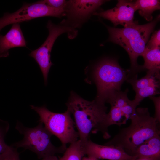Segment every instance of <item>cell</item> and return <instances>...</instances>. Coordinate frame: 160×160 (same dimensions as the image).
<instances>
[{
	"instance_id": "1",
	"label": "cell",
	"mask_w": 160,
	"mask_h": 160,
	"mask_svg": "<svg viewBox=\"0 0 160 160\" xmlns=\"http://www.w3.org/2000/svg\"><path fill=\"white\" fill-rule=\"evenodd\" d=\"M67 110L74 117L79 140L84 142L92 134L100 132L103 138H109V126L107 120V107L95 99L86 100L73 92L66 103Z\"/></svg>"
},
{
	"instance_id": "2",
	"label": "cell",
	"mask_w": 160,
	"mask_h": 160,
	"mask_svg": "<svg viewBox=\"0 0 160 160\" xmlns=\"http://www.w3.org/2000/svg\"><path fill=\"white\" fill-rule=\"evenodd\" d=\"M159 20V15L153 20L144 25H139L136 22L121 28L107 27L109 41L122 47L129 56L131 67L127 71L128 79L137 76V73L143 70L142 66L138 64L137 59L142 56L150 35Z\"/></svg>"
},
{
	"instance_id": "3",
	"label": "cell",
	"mask_w": 160,
	"mask_h": 160,
	"mask_svg": "<svg viewBox=\"0 0 160 160\" xmlns=\"http://www.w3.org/2000/svg\"><path fill=\"white\" fill-rule=\"evenodd\" d=\"M131 123L121 129L104 145L122 148L128 154L134 156L137 148L146 140L160 135L156 120L151 116L147 108H138L131 117Z\"/></svg>"
},
{
	"instance_id": "4",
	"label": "cell",
	"mask_w": 160,
	"mask_h": 160,
	"mask_svg": "<svg viewBox=\"0 0 160 160\" xmlns=\"http://www.w3.org/2000/svg\"><path fill=\"white\" fill-rule=\"evenodd\" d=\"M93 76L97 90L95 99L104 104L121 91V85L128 78L127 71L116 60L109 58L102 60L95 66Z\"/></svg>"
},
{
	"instance_id": "5",
	"label": "cell",
	"mask_w": 160,
	"mask_h": 160,
	"mask_svg": "<svg viewBox=\"0 0 160 160\" xmlns=\"http://www.w3.org/2000/svg\"><path fill=\"white\" fill-rule=\"evenodd\" d=\"M15 128L23 137L22 140L13 143L11 146L30 150L35 153L39 159L57 153L63 154L67 148L62 145L59 147L55 146L51 141L53 135L41 122H39L35 127L29 128L17 121Z\"/></svg>"
},
{
	"instance_id": "6",
	"label": "cell",
	"mask_w": 160,
	"mask_h": 160,
	"mask_svg": "<svg viewBox=\"0 0 160 160\" xmlns=\"http://www.w3.org/2000/svg\"><path fill=\"white\" fill-rule=\"evenodd\" d=\"M30 107L39 115L38 121L42 123L53 135L60 140L62 146L67 148L68 144H71L79 140L78 133L75 129L74 122L68 110L59 113L50 111L44 105L41 107L31 105Z\"/></svg>"
},
{
	"instance_id": "7",
	"label": "cell",
	"mask_w": 160,
	"mask_h": 160,
	"mask_svg": "<svg viewBox=\"0 0 160 160\" xmlns=\"http://www.w3.org/2000/svg\"><path fill=\"white\" fill-rule=\"evenodd\" d=\"M47 28L49 34L44 43L39 48L32 51L29 55L33 57L37 63L43 75L44 84L47 83L48 73L53 65L50 60L51 52L54 43L57 37L65 33L68 34L71 39L74 38L77 35L76 30L71 27L61 23L56 25L51 20H48Z\"/></svg>"
},
{
	"instance_id": "8",
	"label": "cell",
	"mask_w": 160,
	"mask_h": 160,
	"mask_svg": "<svg viewBox=\"0 0 160 160\" xmlns=\"http://www.w3.org/2000/svg\"><path fill=\"white\" fill-rule=\"evenodd\" d=\"M64 8L49 7L41 0L35 2L24 3L18 10L12 13L6 12L0 18V32L5 27L10 25L47 16L60 18L65 16Z\"/></svg>"
},
{
	"instance_id": "9",
	"label": "cell",
	"mask_w": 160,
	"mask_h": 160,
	"mask_svg": "<svg viewBox=\"0 0 160 160\" xmlns=\"http://www.w3.org/2000/svg\"><path fill=\"white\" fill-rule=\"evenodd\" d=\"M104 0H71L67 1L65 9L67 19L62 24L74 28L80 27L103 4Z\"/></svg>"
},
{
	"instance_id": "10",
	"label": "cell",
	"mask_w": 160,
	"mask_h": 160,
	"mask_svg": "<svg viewBox=\"0 0 160 160\" xmlns=\"http://www.w3.org/2000/svg\"><path fill=\"white\" fill-rule=\"evenodd\" d=\"M136 11L135 1L119 0L114 8L107 10L96 11L93 15L109 20L115 26L120 25L125 27L136 23L134 20Z\"/></svg>"
},
{
	"instance_id": "11",
	"label": "cell",
	"mask_w": 160,
	"mask_h": 160,
	"mask_svg": "<svg viewBox=\"0 0 160 160\" xmlns=\"http://www.w3.org/2000/svg\"><path fill=\"white\" fill-rule=\"evenodd\" d=\"M83 142L85 154L98 159L135 160L137 158L135 156L128 154L119 147L100 145L94 143L90 139Z\"/></svg>"
},
{
	"instance_id": "12",
	"label": "cell",
	"mask_w": 160,
	"mask_h": 160,
	"mask_svg": "<svg viewBox=\"0 0 160 160\" xmlns=\"http://www.w3.org/2000/svg\"><path fill=\"white\" fill-rule=\"evenodd\" d=\"M18 47H26V42L20 23L12 25L4 36L0 35V58L9 56V50Z\"/></svg>"
},
{
	"instance_id": "13",
	"label": "cell",
	"mask_w": 160,
	"mask_h": 160,
	"mask_svg": "<svg viewBox=\"0 0 160 160\" xmlns=\"http://www.w3.org/2000/svg\"><path fill=\"white\" fill-rule=\"evenodd\" d=\"M134 156L139 159L160 160V135L152 137L140 145L136 150Z\"/></svg>"
},
{
	"instance_id": "14",
	"label": "cell",
	"mask_w": 160,
	"mask_h": 160,
	"mask_svg": "<svg viewBox=\"0 0 160 160\" xmlns=\"http://www.w3.org/2000/svg\"><path fill=\"white\" fill-rule=\"evenodd\" d=\"M160 76V70H148L146 75L140 79H137L136 76L128 79L127 81L135 91L149 86H159Z\"/></svg>"
},
{
	"instance_id": "15",
	"label": "cell",
	"mask_w": 160,
	"mask_h": 160,
	"mask_svg": "<svg viewBox=\"0 0 160 160\" xmlns=\"http://www.w3.org/2000/svg\"><path fill=\"white\" fill-rule=\"evenodd\" d=\"M136 11L148 21L152 20V14L160 9V1L158 0H138L135 1Z\"/></svg>"
},
{
	"instance_id": "16",
	"label": "cell",
	"mask_w": 160,
	"mask_h": 160,
	"mask_svg": "<svg viewBox=\"0 0 160 160\" xmlns=\"http://www.w3.org/2000/svg\"><path fill=\"white\" fill-rule=\"evenodd\" d=\"M142 56L144 60V64L142 66L143 70H160V47L152 49L145 47Z\"/></svg>"
},
{
	"instance_id": "17",
	"label": "cell",
	"mask_w": 160,
	"mask_h": 160,
	"mask_svg": "<svg viewBox=\"0 0 160 160\" xmlns=\"http://www.w3.org/2000/svg\"><path fill=\"white\" fill-rule=\"evenodd\" d=\"M85 155L83 143L80 140L70 144L60 160H81Z\"/></svg>"
},
{
	"instance_id": "18",
	"label": "cell",
	"mask_w": 160,
	"mask_h": 160,
	"mask_svg": "<svg viewBox=\"0 0 160 160\" xmlns=\"http://www.w3.org/2000/svg\"><path fill=\"white\" fill-rule=\"evenodd\" d=\"M107 120L109 126L113 125L120 126L125 124L127 119L119 108L111 105L110 111L107 114Z\"/></svg>"
},
{
	"instance_id": "19",
	"label": "cell",
	"mask_w": 160,
	"mask_h": 160,
	"mask_svg": "<svg viewBox=\"0 0 160 160\" xmlns=\"http://www.w3.org/2000/svg\"><path fill=\"white\" fill-rule=\"evenodd\" d=\"M159 86H151L145 87L135 91V96L134 101L139 105L140 102L145 98L153 96L159 94Z\"/></svg>"
},
{
	"instance_id": "20",
	"label": "cell",
	"mask_w": 160,
	"mask_h": 160,
	"mask_svg": "<svg viewBox=\"0 0 160 160\" xmlns=\"http://www.w3.org/2000/svg\"><path fill=\"white\" fill-rule=\"evenodd\" d=\"M145 47L152 49L160 47V30L156 31L152 34L150 39L148 41Z\"/></svg>"
},
{
	"instance_id": "21",
	"label": "cell",
	"mask_w": 160,
	"mask_h": 160,
	"mask_svg": "<svg viewBox=\"0 0 160 160\" xmlns=\"http://www.w3.org/2000/svg\"><path fill=\"white\" fill-rule=\"evenodd\" d=\"M0 160H20L19 153L17 148L11 146L6 153L0 157Z\"/></svg>"
},
{
	"instance_id": "22",
	"label": "cell",
	"mask_w": 160,
	"mask_h": 160,
	"mask_svg": "<svg viewBox=\"0 0 160 160\" xmlns=\"http://www.w3.org/2000/svg\"><path fill=\"white\" fill-rule=\"evenodd\" d=\"M42 2L47 5L54 8H64L67 1L65 0H43Z\"/></svg>"
},
{
	"instance_id": "23",
	"label": "cell",
	"mask_w": 160,
	"mask_h": 160,
	"mask_svg": "<svg viewBox=\"0 0 160 160\" xmlns=\"http://www.w3.org/2000/svg\"><path fill=\"white\" fill-rule=\"evenodd\" d=\"M150 98L153 101L155 108V116L154 117L159 123L160 121V97H156L152 96Z\"/></svg>"
},
{
	"instance_id": "24",
	"label": "cell",
	"mask_w": 160,
	"mask_h": 160,
	"mask_svg": "<svg viewBox=\"0 0 160 160\" xmlns=\"http://www.w3.org/2000/svg\"><path fill=\"white\" fill-rule=\"evenodd\" d=\"M4 131L0 129V157L6 153L11 148L4 141Z\"/></svg>"
},
{
	"instance_id": "25",
	"label": "cell",
	"mask_w": 160,
	"mask_h": 160,
	"mask_svg": "<svg viewBox=\"0 0 160 160\" xmlns=\"http://www.w3.org/2000/svg\"><path fill=\"white\" fill-rule=\"evenodd\" d=\"M41 160H60V159L55 155H52L46 157Z\"/></svg>"
},
{
	"instance_id": "26",
	"label": "cell",
	"mask_w": 160,
	"mask_h": 160,
	"mask_svg": "<svg viewBox=\"0 0 160 160\" xmlns=\"http://www.w3.org/2000/svg\"><path fill=\"white\" fill-rule=\"evenodd\" d=\"M81 160H98V159L91 156H88L83 157Z\"/></svg>"
},
{
	"instance_id": "27",
	"label": "cell",
	"mask_w": 160,
	"mask_h": 160,
	"mask_svg": "<svg viewBox=\"0 0 160 160\" xmlns=\"http://www.w3.org/2000/svg\"><path fill=\"white\" fill-rule=\"evenodd\" d=\"M135 160H151V159H139L137 158Z\"/></svg>"
}]
</instances>
